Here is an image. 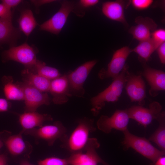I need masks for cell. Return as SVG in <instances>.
<instances>
[{
	"label": "cell",
	"mask_w": 165,
	"mask_h": 165,
	"mask_svg": "<svg viewBox=\"0 0 165 165\" xmlns=\"http://www.w3.org/2000/svg\"><path fill=\"white\" fill-rule=\"evenodd\" d=\"M150 38L157 48L165 42V30L162 28L156 29L152 32Z\"/></svg>",
	"instance_id": "cell-28"
},
{
	"label": "cell",
	"mask_w": 165,
	"mask_h": 165,
	"mask_svg": "<svg viewBox=\"0 0 165 165\" xmlns=\"http://www.w3.org/2000/svg\"><path fill=\"white\" fill-rule=\"evenodd\" d=\"M128 66L126 64L119 75L113 79L111 84L105 89L90 99L91 111L95 116L99 114L106 102L117 101L120 96L126 83Z\"/></svg>",
	"instance_id": "cell-1"
},
{
	"label": "cell",
	"mask_w": 165,
	"mask_h": 165,
	"mask_svg": "<svg viewBox=\"0 0 165 165\" xmlns=\"http://www.w3.org/2000/svg\"><path fill=\"white\" fill-rule=\"evenodd\" d=\"M130 118L127 110H117L111 116H101L97 122L98 129L105 134L115 129L123 132L127 129Z\"/></svg>",
	"instance_id": "cell-10"
},
{
	"label": "cell",
	"mask_w": 165,
	"mask_h": 165,
	"mask_svg": "<svg viewBox=\"0 0 165 165\" xmlns=\"http://www.w3.org/2000/svg\"><path fill=\"white\" fill-rule=\"evenodd\" d=\"M126 83L127 92L131 101L138 102L139 105H144L146 97V89L145 82L141 75L128 72Z\"/></svg>",
	"instance_id": "cell-14"
},
{
	"label": "cell",
	"mask_w": 165,
	"mask_h": 165,
	"mask_svg": "<svg viewBox=\"0 0 165 165\" xmlns=\"http://www.w3.org/2000/svg\"><path fill=\"white\" fill-rule=\"evenodd\" d=\"M100 146L97 139L90 138L86 147L80 152L71 154L67 158L69 165H109L99 156L97 149Z\"/></svg>",
	"instance_id": "cell-7"
},
{
	"label": "cell",
	"mask_w": 165,
	"mask_h": 165,
	"mask_svg": "<svg viewBox=\"0 0 165 165\" xmlns=\"http://www.w3.org/2000/svg\"><path fill=\"white\" fill-rule=\"evenodd\" d=\"M144 70L142 73L150 86V95L157 96L159 92L165 90V73L161 70L152 68L143 64Z\"/></svg>",
	"instance_id": "cell-16"
},
{
	"label": "cell",
	"mask_w": 165,
	"mask_h": 165,
	"mask_svg": "<svg viewBox=\"0 0 165 165\" xmlns=\"http://www.w3.org/2000/svg\"><path fill=\"white\" fill-rule=\"evenodd\" d=\"M23 133L12 134L10 132L4 131L0 134V138L10 154L14 156H29L33 150L31 145L23 138Z\"/></svg>",
	"instance_id": "cell-9"
},
{
	"label": "cell",
	"mask_w": 165,
	"mask_h": 165,
	"mask_svg": "<svg viewBox=\"0 0 165 165\" xmlns=\"http://www.w3.org/2000/svg\"><path fill=\"white\" fill-rule=\"evenodd\" d=\"M20 165H36L31 163L26 160L22 161L20 164Z\"/></svg>",
	"instance_id": "cell-38"
},
{
	"label": "cell",
	"mask_w": 165,
	"mask_h": 165,
	"mask_svg": "<svg viewBox=\"0 0 165 165\" xmlns=\"http://www.w3.org/2000/svg\"><path fill=\"white\" fill-rule=\"evenodd\" d=\"M131 53V49L127 46L116 50L113 54L107 69L102 68L99 72L98 77L101 79L108 78H112L113 79H115L123 69L127 58Z\"/></svg>",
	"instance_id": "cell-12"
},
{
	"label": "cell",
	"mask_w": 165,
	"mask_h": 165,
	"mask_svg": "<svg viewBox=\"0 0 165 165\" xmlns=\"http://www.w3.org/2000/svg\"><path fill=\"white\" fill-rule=\"evenodd\" d=\"M28 69L51 81L61 75L58 70L47 66L44 62L38 60L31 68Z\"/></svg>",
	"instance_id": "cell-24"
},
{
	"label": "cell",
	"mask_w": 165,
	"mask_h": 165,
	"mask_svg": "<svg viewBox=\"0 0 165 165\" xmlns=\"http://www.w3.org/2000/svg\"><path fill=\"white\" fill-rule=\"evenodd\" d=\"M49 92L53 97L52 101L54 104L61 105L68 102L72 96L66 74L51 81Z\"/></svg>",
	"instance_id": "cell-17"
},
{
	"label": "cell",
	"mask_w": 165,
	"mask_h": 165,
	"mask_svg": "<svg viewBox=\"0 0 165 165\" xmlns=\"http://www.w3.org/2000/svg\"><path fill=\"white\" fill-rule=\"evenodd\" d=\"M153 2L152 0H132L131 2L134 8L138 10H142L148 8Z\"/></svg>",
	"instance_id": "cell-29"
},
{
	"label": "cell",
	"mask_w": 165,
	"mask_h": 165,
	"mask_svg": "<svg viewBox=\"0 0 165 165\" xmlns=\"http://www.w3.org/2000/svg\"><path fill=\"white\" fill-rule=\"evenodd\" d=\"M24 82L45 93L49 92L51 80L25 69L22 72Z\"/></svg>",
	"instance_id": "cell-20"
},
{
	"label": "cell",
	"mask_w": 165,
	"mask_h": 165,
	"mask_svg": "<svg viewBox=\"0 0 165 165\" xmlns=\"http://www.w3.org/2000/svg\"><path fill=\"white\" fill-rule=\"evenodd\" d=\"M157 49L151 38L146 40L139 42L138 45L131 49L132 52L137 53L142 59L147 61L151 56Z\"/></svg>",
	"instance_id": "cell-26"
},
{
	"label": "cell",
	"mask_w": 165,
	"mask_h": 165,
	"mask_svg": "<svg viewBox=\"0 0 165 165\" xmlns=\"http://www.w3.org/2000/svg\"><path fill=\"white\" fill-rule=\"evenodd\" d=\"M37 51L35 48L26 42L17 46H11L5 50L2 53L3 62L11 60L24 65L26 69H30L35 64L37 60L36 55Z\"/></svg>",
	"instance_id": "cell-6"
},
{
	"label": "cell",
	"mask_w": 165,
	"mask_h": 165,
	"mask_svg": "<svg viewBox=\"0 0 165 165\" xmlns=\"http://www.w3.org/2000/svg\"><path fill=\"white\" fill-rule=\"evenodd\" d=\"M150 165H165V157L164 156L159 158L155 162H152Z\"/></svg>",
	"instance_id": "cell-36"
},
{
	"label": "cell",
	"mask_w": 165,
	"mask_h": 165,
	"mask_svg": "<svg viewBox=\"0 0 165 165\" xmlns=\"http://www.w3.org/2000/svg\"><path fill=\"white\" fill-rule=\"evenodd\" d=\"M55 0H31V2L37 8L45 4L53 2Z\"/></svg>",
	"instance_id": "cell-35"
},
{
	"label": "cell",
	"mask_w": 165,
	"mask_h": 165,
	"mask_svg": "<svg viewBox=\"0 0 165 165\" xmlns=\"http://www.w3.org/2000/svg\"><path fill=\"white\" fill-rule=\"evenodd\" d=\"M124 7L125 2L123 1H107L102 4V11L108 18L127 26V23L125 16Z\"/></svg>",
	"instance_id": "cell-19"
},
{
	"label": "cell",
	"mask_w": 165,
	"mask_h": 165,
	"mask_svg": "<svg viewBox=\"0 0 165 165\" xmlns=\"http://www.w3.org/2000/svg\"><path fill=\"white\" fill-rule=\"evenodd\" d=\"M96 129L93 119L86 118L80 119L70 136L63 142L61 146L71 154L81 152L87 144L90 134Z\"/></svg>",
	"instance_id": "cell-2"
},
{
	"label": "cell",
	"mask_w": 165,
	"mask_h": 165,
	"mask_svg": "<svg viewBox=\"0 0 165 165\" xmlns=\"http://www.w3.org/2000/svg\"><path fill=\"white\" fill-rule=\"evenodd\" d=\"M53 119L50 115L39 113L36 111L24 112L19 116V122L22 127L21 131L37 128L43 125L46 121Z\"/></svg>",
	"instance_id": "cell-18"
},
{
	"label": "cell",
	"mask_w": 165,
	"mask_h": 165,
	"mask_svg": "<svg viewBox=\"0 0 165 165\" xmlns=\"http://www.w3.org/2000/svg\"><path fill=\"white\" fill-rule=\"evenodd\" d=\"M12 16L11 9L2 3H0V18L12 21Z\"/></svg>",
	"instance_id": "cell-30"
},
{
	"label": "cell",
	"mask_w": 165,
	"mask_h": 165,
	"mask_svg": "<svg viewBox=\"0 0 165 165\" xmlns=\"http://www.w3.org/2000/svg\"><path fill=\"white\" fill-rule=\"evenodd\" d=\"M38 165H69L67 158L51 156L38 161Z\"/></svg>",
	"instance_id": "cell-27"
},
{
	"label": "cell",
	"mask_w": 165,
	"mask_h": 165,
	"mask_svg": "<svg viewBox=\"0 0 165 165\" xmlns=\"http://www.w3.org/2000/svg\"><path fill=\"white\" fill-rule=\"evenodd\" d=\"M21 0H2V3L4 4L8 8L11 9L12 8H14L21 2Z\"/></svg>",
	"instance_id": "cell-33"
},
{
	"label": "cell",
	"mask_w": 165,
	"mask_h": 165,
	"mask_svg": "<svg viewBox=\"0 0 165 165\" xmlns=\"http://www.w3.org/2000/svg\"><path fill=\"white\" fill-rule=\"evenodd\" d=\"M162 105L157 101L151 103L148 108L138 105L127 109L130 119L145 127L150 124L153 120H157L162 112Z\"/></svg>",
	"instance_id": "cell-11"
},
{
	"label": "cell",
	"mask_w": 165,
	"mask_h": 165,
	"mask_svg": "<svg viewBox=\"0 0 165 165\" xmlns=\"http://www.w3.org/2000/svg\"><path fill=\"white\" fill-rule=\"evenodd\" d=\"M67 132L66 128L61 122L57 121L52 124L25 130L23 134L32 136L38 140H43L49 146H52L57 139L64 142L68 137Z\"/></svg>",
	"instance_id": "cell-4"
},
{
	"label": "cell",
	"mask_w": 165,
	"mask_h": 165,
	"mask_svg": "<svg viewBox=\"0 0 165 165\" xmlns=\"http://www.w3.org/2000/svg\"><path fill=\"white\" fill-rule=\"evenodd\" d=\"M99 2L98 0H80L79 4L82 8H86L95 5Z\"/></svg>",
	"instance_id": "cell-32"
},
{
	"label": "cell",
	"mask_w": 165,
	"mask_h": 165,
	"mask_svg": "<svg viewBox=\"0 0 165 165\" xmlns=\"http://www.w3.org/2000/svg\"><path fill=\"white\" fill-rule=\"evenodd\" d=\"M157 120L159 126L149 140L155 143L161 150L165 151V112L162 111Z\"/></svg>",
	"instance_id": "cell-25"
},
{
	"label": "cell",
	"mask_w": 165,
	"mask_h": 165,
	"mask_svg": "<svg viewBox=\"0 0 165 165\" xmlns=\"http://www.w3.org/2000/svg\"><path fill=\"white\" fill-rule=\"evenodd\" d=\"M75 4L72 1H64L58 11L40 25L39 29L57 35L65 25L70 13L74 10Z\"/></svg>",
	"instance_id": "cell-8"
},
{
	"label": "cell",
	"mask_w": 165,
	"mask_h": 165,
	"mask_svg": "<svg viewBox=\"0 0 165 165\" xmlns=\"http://www.w3.org/2000/svg\"><path fill=\"white\" fill-rule=\"evenodd\" d=\"M135 22L136 25L131 27L129 31L134 38L139 42L150 38L152 32L157 27L153 20L148 17L138 16Z\"/></svg>",
	"instance_id": "cell-15"
},
{
	"label": "cell",
	"mask_w": 165,
	"mask_h": 165,
	"mask_svg": "<svg viewBox=\"0 0 165 165\" xmlns=\"http://www.w3.org/2000/svg\"><path fill=\"white\" fill-rule=\"evenodd\" d=\"M4 145L3 143L0 138V149Z\"/></svg>",
	"instance_id": "cell-39"
},
{
	"label": "cell",
	"mask_w": 165,
	"mask_h": 165,
	"mask_svg": "<svg viewBox=\"0 0 165 165\" xmlns=\"http://www.w3.org/2000/svg\"><path fill=\"white\" fill-rule=\"evenodd\" d=\"M157 52L161 63L165 64V42L163 43L156 49Z\"/></svg>",
	"instance_id": "cell-31"
},
{
	"label": "cell",
	"mask_w": 165,
	"mask_h": 165,
	"mask_svg": "<svg viewBox=\"0 0 165 165\" xmlns=\"http://www.w3.org/2000/svg\"><path fill=\"white\" fill-rule=\"evenodd\" d=\"M2 80L4 93L7 100H24V93L22 88L17 83L13 82L11 77L4 76Z\"/></svg>",
	"instance_id": "cell-22"
},
{
	"label": "cell",
	"mask_w": 165,
	"mask_h": 165,
	"mask_svg": "<svg viewBox=\"0 0 165 165\" xmlns=\"http://www.w3.org/2000/svg\"><path fill=\"white\" fill-rule=\"evenodd\" d=\"M12 21L0 18V45L7 43L13 46L18 38L19 32Z\"/></svg>",
	"instance_id": "cell-21"
},
{
	"label": "cell",
	"mask_w": 165,
	"mask_h": 165,
	"mask_svg": "<svg viewBox=\"0 0 165 165\" xmlns=\"http://www.w3.org/2000/svg\"><path fill=\"white\" fill-rule=\"evenodd\" d=\"M7 157L5 154H0V165H6Z\"/></svg>",
	"instance_id": "cell-37"
},
{
	"label": "cell",
	"mask_w": 165,
	"mask_h": 165,
	"mask_svg": "<svg viewBox=\"0 0 165 165\" xmlns=\"http://www.w3.org/2000/svg\"><path fill=\"white\" fill-rule=\"evenodd\" d=\"M20 30L28 37L38 25L32 11L30 9L22 11L18 19Z\"/></svg>",
	"instance_id": "cell-23"
},
{
	"label": "cell",
	"mask_w": 165,
	"mask_h": 165,
	"mask_svg": "<svg viewBox=\"0 0 165 165\" xmlns=\"http://www.w3.org/2000/svg\"><path fill=\"white\" fill-rule=\"evenodd\" d=\"M97 63L96 60L87 61L66 74L71 96L82 97L85 90L83 85L91 70Z\"/></svg>",
	"instance_id": "cell-5"
},
{
	"label": "cell",
	"mask_w": 165,
	"mask_h": 165,
	"mask_svg": "<svg viewBox=\"0 0 165 165\" xmlns=\"http://www.w3.org/2000/svg\"><path fill=\"white\" fill-rule=\"evenodd\" d=\"M10 107V103L8 101V100L0 98V112H6Z\"/></svg>",
	"instance_id": "cell-34"
},
{
	"label": "cell",
	"mask_w": 165,
	"mask_h": 165,
	"mask_svg": "<svg viewBox=\"0 0 165 165\" xmlns=\"http://www.w3.org/2000/svg\"><path fill=\"white\" fill-rule=\"evenodd\" d=\"M123 132L124 137L122 143L125 150L131 148L152 162H155L160 157L164 156L165 151L156 148L148 140L145 138L131 134L127 129Z\"/></svg>",
	"instance_id": "cell-3"
},
{
	"label": "cell",
	"mask_w": 165,
	"mask_h": 165,
	"mask_svg": "<svg viewBox=\"0 0 165 165\" xmlns=\"http://www.w3.org/2000/svg\"><path fill=\"white\" fill-rule=\"evenodd\" d=\"M16 83L24 92V112L36 111L41 105L50 104V98L46 93L42 92L24 82Z\"/></svg>",
	"instance_id": "cell-13"
}]
</instances>
